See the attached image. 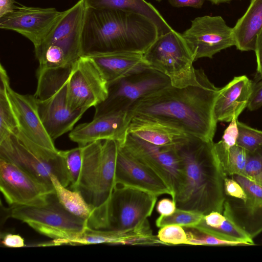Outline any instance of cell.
I'll list each match as a JSON object with an SVG mask.
<instances>
[{"label":"cell","mask_w":262,"mask_h":262,"mask_svg":"<svg viewBox=\"0 0 262 262\" xmlns=\"http://www.w3.org/2000/svg\"><path fill=\"white\" fill-rule=\"evenodd\" d=\"M219 90L204 72L199 85L180 88L170 84L138 101L128 111L132 117L158 120L190 136L213 141L217 124L214 106Z\"/></svg>","instance_id":"6da1fadb"},{"label":"cell","mask_w":262,"mask_h":262,"mask_svg":"<svg viewBox=\"0 0 262 262\" xmlns=\"http://www.w3.org/2000/svg\"><path fill=\"white\" fill-rule=\"evenodd\" d=\"M180 180L173 199L177 208L204 215L223 213L226 177L214 148L213 141L190 137L177 146Z\"/></svg>","instance_id":"7a4b0ae2"},{"label":"cell","mask_w":262,"mask_h":262,"mask_svg":"<svg viewBox=\"0 0 262 262\" xmlns=\"http://www.w3.org/2000/svg\"><path fill=\"white\" fill-rule=\"evenodd\" d=\"M158 36L155 24L140 14L86 7L81 35L82 56L117 52L143 53Z\"/></svg>","instance_id":"3957f363"},{"label":"cell","mask_w":262,"mask_h":262,"mask_svg":"<svg viewBox=\"0 0 262 262\" xmlns=\"http://www.w3.org/2000/svg\"><path fill=\"white\" fill-rule=\"evenodd\" d=\"M119 143L97 141L82 146V160L78 181L72 190L79 192L94 212L90 228L106 230L108 206L116 187L115 172Z\"/></svg>","instance_id":"277c9868"},{"label":"cell","mask_w":262,"mask_h":262,"mask_svg":"<svg viewBox=\"0 0 262 262\" xmlns=\"http://www.w3.org/2000/svg\"><path fill=\"white\" fill-rule=\"evenodd\" d=\"M73 65L57 68H40L34 95L41 121L54 140L72 130L86 111H72L68 104V81Z\"/></svg>","instance_id":"5b68a950"},{"label":"cell","mask_w":262,"mask_h":262,"mask_svg":"<svg viewBox=\"0 0 262 262\" xmlns=\"http://www.w3.org/2000/svg\"><path fill=\"white\" fill-rule=\"evenodd\" d=\"M0 159L18 166L50 187L54 188L52 175L65 187L70 184L62 150H51L33 142L19 128L0 141Z\"/></svg>","instance_id":"8992f818"},{"label":"cell","mask_w":262,"mask_h":262,"mask_svg":"<svg viewBox=\"0 0 262 262\" xmlns=\"http://www.w3.org/2000/svg\"><path fill=\"white\" fill-rule=\"evenodd\" d=\"M85 9L84 0H79L62 11L45 38L34 47L38 68L72 66L82 56L81 35Z\"/></svg>","instance_id":"52a82bcc"},{"label":"cell","mask_w":262,"mask_h":262,"mask_svg":"<svg viewBox=\"0 0 262 262\" xmlns=\"http://www.w3.org/2000/svg\"><path fill=\"white\" fill-rule=\"evenodd\" d=\"M143 56L149 67L168 77L173 86L181 88L201 83L204 71L194 69L191 52L182 34L173 29L158 36Z\"/></svg>","instance_id":"ba28073f"},{"label":"cell","mask_w":262,"mask_h":262,"mask_svg":"<svg viewBox=\"0 0 262 262\" xmlns=\"http://www.w3.org/2000/svg\"><path fill=\"white\" fill-rule=\"evenodd\" d=\"M10 216L53 239L74 238L88 227L85 220L71 214L60 204L55 194L41 206L12 207Z\"/></svg>","instance_id":"9c48e42d"},{"label":"cell","mask_w":262,"mask_h":262,"mask_svg":"<svg viewBox=\"0 0 262 262\" xmlns=\"http://www.w3.org/2000/svg\"><path fill=\"white\" fill-rule=\"evenodd\" d=\"M170 84L168 77L150 68L110 83L107 96L95 107L94 117L128 110L142 98Z\"/></svg>","instance_id":"30bf717a"},{"label":"cell","mask_w":262,"mask_h":262,"mask_svg":"<svg viewBox=\"0 0 262 262\" xmlns=\"http://www.w3.org/2000/svg\"><path fill=\"white\" fill-rule=\"evenodd\" d=\"M108 84L94 61L81 56L73 66L68 81L67 100L72 111L88 110L103 101Z\"/></svg>","instance_id":"8fae6325"},{"label":"cell","mask_w":262,"mask_h":262,"mask_svg":"<svg viewBox=\"0 0 262 262\" xmlns=\"http://www.w3.org/2000/svg\"><path fill=\"white\" fill-rule=\"evenodd\" d=\"M157 197L140 189L116 185L110 201L107 230L130 229L147 220L152 214Z\"/></svg>","instance_id":"7c38bea8"},{"label":"cell","mask_w":262,"mask_h":262,"mask_svg":"<svg viewBox=\"0 0 262 262\" xmlns=\"http://www.w3.org/2000/svg\"><path fill=\"white\" fill-rule=\"evenodd\" d=\"M0 190L6 202L14 206H41L54 188L37 180L18 166L0 159Z\"/></svg>","instance_id":"4fadbf2b"},{"label":"cell","mask_w":262,"mask_h":262,"mask_svg":"<svg viewBox=\"0 0 262 262\" xmlns=\"http://www.w3.org/2000/svg\"><path fill=\"white\" fill-rule=\"evenodd\" d=\"M119 144L164 181L172 192L173 200L180 180V163L177 147L157 146L129 133L124 141Z\"/></svg>","instance_id":"5bb4252c"},{"label":"cell","mask_w":262,"mask_h":262,"mask_svg":"<svg viewBox=\"0 0 262 262\" xmlns=\"http://www.w3.org/2000/svg\"><path fill=\"white\" fill-rule=\"evenodd\" d=\"M182 35L195 61L204 57L212 58L218 52L235 45L232 28L220 16L196 17Z\"/></svg>","instance_id":"9a60e30c"},{"label":"cell","mask_w":262,"mask_h":262,"mask_svg":"<svg viewBox=\"0 0 262 262\" xmlns=\"http://www.w3.org/2000/svg\"><path fill=\"white\" fill-rule=\"evenodd\" d=\"M61 12L55 8L28 7L18 4L12 12L0 18V28L23 35L35 47L45 38Z\"/></svg>","instance_id":"2e32d148"},{"label":"cell","mask_w":262,"mask_h":262,"mask_svg":"<svg viewBox=\"0 0 262 262\" xmlns=\"http://www.w3.org/2000/svg\"><path fill=\"white\" fill-rule=\"evenodd\" d=\"M231 177L241 185L247 196L244 201L226 196L223 213L253 239L262 232V187L241 176Z\"/></svg>","instance_id":"e0dca14e"},{"label":"cell","mask_w":262,"mask_h":262,"mask_svg":"<svg viewBox=\"0 0 262 262\" xmlns=\"http://www.w3.org/2000/svg\"><path fill=\"white\" fill-rule=\"evenodd\" d=\"M132 118L128 110L94 117L91 122L80 124L73 128L69 137L79 146L106 140H113L121 143L128 133Z\"/></svg>","instance_id":"ac0fdd59"},{"label":"cell","mask_w":262,"mask_h":262,"mask_svg":"<svg viewBox=\"0 0 262 262\" xmlns=\"http://www.w3.org/2000/svg\"><path fill=\"white\" fill-rule=\"evenodd\" d=\"M116 185L142 190L158 196L172 192L164 181L152 170L127 152L119 144L116 159Z\"/></svg>","instance_id":"d6986e66"},{"label":"cell","mask_w":262,"mask_h":262,"mask_svg":"<svg viewBox=\"0 0 262 262\" xmlns=\"http://www.w3.org/2000/svg\"><path fill=\"white\" fill-rule=\"evenodd\" d=\"M7 90L19 130L33 142L45 148L57 150L54 140L41 121L34 95L18 93L10 85L7 86Z\"/></svg>","instance_id":"ffe728a7"},{"label":"cell","mask_w":262,"mask_h":262,"mask_svg":"<svg viewBox=\"0 0 262 262\" xmlns=\"http://www.w3.org/2000/svg\"><path fill=\"white\" fill-rule=\"evenodd\" d=\"M253 82L246 75L234 77L221 89L214 106L217 122H230L237 119L247 107L253 91Z\"/></svg>","instance_id":"44dd1931"},{"label":"cell","mask_w":262,"mask_h":262,"mask_svg":"<svg viewBox=\"0 0 262 262\" xmlns=\"http://www.w3.org/2000/svg\"><path fill=\"white\" fill-rule=\"evenodd\" d=\"M128 133L152 144L177 147L191 136L182 130L152 119L133 116Z\"/></svg>","instance_id":"7402d4cb"},{"label":"cell","mask_w":262,"mask_h":262,"mask_svg":"<svg viewBox=\"0 0 262 262\" xmlns=\"http://www.w3.org/2000/svg\"><path fill=\"white\" fill-rule=\"evenodd\" d=\"M88 57L94 61L107 84L149 68L141 53L117 52Z\"/></svg>","instance_id":"603a6c76"},{"label":"cell","mask_w":262,"mask_h":262,"mask_svg":"<svg viewBox=\"0 0 262 262\" xmlns=\"http://www.w3.org/2000/svg\"><path fill=\"white\" fill-rule=\"evenodd\" d=\"M232 29L237 49L254 51L257 36L262 29V0H251L247 11Z\"/></svg>","instance_id":"cb8c5ba5"},{"label":"cell","mask_w":262,"mask_h":262,"mask_svg":"<svg viewBox=\"0 0 262 262\" xmlns=\"http://www.w3.org/2000/svg\"><path fill=\"white\" fill-rule=\"evenodd\" d=\"M86 8L116 9L140 14L156 25L159 36L171 31L168 25L159 11L145 0H84Z\"/></svg>","instance_id":"d4e9b609"},{"label":"cell","mask_w":262,"mask_h":262,"mask_svg":"<svg viewBox=\"0 0 262 262\" xmlns=\"http://www.w3.org/2000/svg\"><path fill=\"white\" fill-rule=\"evenodd\" d=\"M134 236V232L131 229L123 230L94 229L89 227L80 235L70 239H53L44 243V246L70 245H84L96 244L126 245Z\"/></svg>","instance_id":"484cf974"},{"label":"cell","mask_w":262,"mask_h":262,"mask_svg":"<svg viewBox=\"0 0 262 262\" xmlns=\"http://www.w3.org/2000/svg\"><path fill=\"white\" fill-rule=\"evenodd\" d=\"M51 180L60 204L71 214L85 220L90 228L94 212L82 194L77 191L66 188L54 175L51 176Z\"/></svg>","instance_id":"4316f807"},{"label":"cell","mask_w":262,"mask_h":262,"mask_svg":"<svg viewBox=\"0 0 262 262\" xmlns=\"http://www.w3.org/2000/svg\"><path fill=\"white\" fill-rule=\"evenodd\" d=\"M214 148L226 177L238 175L247 178V150L237 144L227 147L220 141L214 143Z\"/></svg>","instance_id":"83f0119b"},{"label":"cell","mask_w":262,"mask_h":262,"mask_svg":"<svg viewBox=\"0 0 262 262\" xmlns=\"http://www.w3.org/2000/svg\"><path fill=\"white\" fill-rule=\"evenodd\" d=\"M0 141L18 128V124L8 97L7 88L10 85L8 76H1Z\"/></svg>","instance_id":"f1b7e54d"},{"label":"cell","mask_w":262,"mask_h":262,"mask_svg":"<svg viewBox=\"0 0 262 262\" xmlns=\"http://www.w3.org/2000/svg\"><path fill=\"white\" fill-rule=\"evenodd\" d=\"M204 215L197 212L177 208L169 215H160L156 221L158 227L177 225L184 228L195 227L203 219Z\"/></svg>","instance_id":"f546056e"},{"label":"cell","mask_w":262,"mask_h":262,"mask_svg":"<svg viewBox=\"0 0 262 262\" xmlns=\"http://www.w3.org/2000/svg\"><path fill=\"white\" fill-rule=\"evenodd\" d=\"M238 136L236 144L248 152H253L262 147V131L237 121Z\"/></svg>","instance_id":"4dcf8cb0"},{"label":"cell","mask_w":262,"mask_h":262,"mask_svg":"<svg viewBox=\"0 0 262 262\" xmlns=\"http://www.w3.org/2000/svg\"><path fill=\"white\" fill-rule=\"evenodd\" d=\"M184 228V227H183ZM188 237L187 245L195 246H247L239 243L223 240L201 231L194 227L184 228Z\"/></svg>","instance_id":"1f68e13d"},{"label":"cell","mask_w":262,"mask_h":262,"mask_svg":"<svg viewBox=\"0 0 262 262\" xmlns=\"http://www.w3.org/2000/svg\"><path fill=\"white\" fill-rule=\"evenodd\" d=\"M72 188L78 179L82 160V146L62 150Z\"/></svg>","instance_id":"d6a6232c"},{"label":"cell","mask_w":262,"mask_h":262,"mask_svg":"<svg viewBox=\"0 0 262 262\" xmlns=\"http://www.w3.org/2000/svg\"><path fill=\"white\" fill-rule=\"evenodd\" d=\"M157 237L165 245H187L188 242L184 228L177 225H168L161 227Z\"/></svg>","instance_id":"836d02e7"},{"label":"cell","mask_w":262,"mask_h":262,"mask_svg":"<svg viewBox=\"0 0 262 262\" xmlns=\"http://www.w3.org/2000/svg\"><path fill=\"white\" fill-rule=\"evenodd\" d=\"M262 170V147L253 152H248L245 166L247 178L252 180Z\"/></svg>","instance_id":"e575fe53"},{"label":"cell","mask_w":262,"mask_h":262,"mask_svg":"<svg viewBox=\"0 0 262 262\" xmlns=\"http://www.w3.org/2000/svg\"><path fill=\"white\" fill-rule=\"evenodd\" d=\"M224 192L226 196L235 199L245 200L247 195L244 189L235 179L227 177L224 182Z\"/></svg>","instance_id":"d590c367"},{"label":"cell","mask_w":262,"mask_h":262,"mask_svg":"<svg viewBox=\"0 0 262 262\" xmlns=\"http://www.w3.org/2000/svg\"><path fill=\"white\" fill-rule=\"evenodd\" d=\"M237 119H234L230 122L229 125L224 132L220 142L226 147H231L236 144L238 136Z\"/></svg>","instance_id":"8d00e7d4"},{"label":"cell","mask_w":262,"mask_h":262,"mask_svg":"<svg viewBox=\"0 0 262 262\" xmlns=\"http://www.w3.org/2000/svg\"><path fill=\"white\" fill-rule=\"evenodd\" d=\"M262 106V79L253 82V91L247 108L253 111Z\"/></svg>","instance_id":"74e56055"},{"label":"cell","mask_w":262,"mask_h":262,"mask_svg":"<svg viewBox=\"0 0 262 262\" xmlns=\"http://www.w3.org/2000/svg\"><path fill=\"white\" fill-rule=\"evenodd\" d=\"M254 51L256 59L255 81H257L262 79V29L257 36Z\"/></svg>","instance_id":"f35d334b"},{"label":"cell","mask_w":262,"mask_h":262,"mask_svg":"<svg viewBox=\"0 0 262 262\" xmlns=\"http://www.w3.org/2000/svg\"><path fill=\"white\" fill-rule=\"evenodd\" d=\"M177 209L174 201L165 198L161 200L157 205V211L160 215H169L172 214Z\"/></svg>","instance_id":"ab89813d"},{"label":"cell","mask_w":262,"mask_h":262,"mask_svg":"<svg viewBox=\"0 0 262 262\" xmlns=\"http://www.w3.org/2000/svg\"><path fill=\"white\" fill-rule=\"evenodd\" d=\"M2 243L6 247L20 248L25 246L24 238L18 234H6L2 237Z\"/></svg>","instance_id":"60d3db41"},{"label":"cell","mask_w":262,"mask_h":262,"mask_svg":"<svg viewBox=\"0 0 262 262\" xmlns=\"http://www.w3.org/2000/svg\"><path fill=\"white\" fill-rule=\"evenodd\" d=\"M205 0H168L170 4L174 7H190L201 8Z\"/></svg>","instance_id":"b9f144b4"},{"label":"cell","mask_w":262,"mask_h":262,"mask_svg":"<svg viewBox=\"0 0 262 262\" xmlns=\"http://www.w3.org/2000/svg\"><path fill=\"white\" fill-rule=\"evenodd\" d=\"M14 0H0V18L12 12L16 7Z\"/></svg>","instance_id":"7bdbcfd3"},{"label":"cell","mask_w":262,"mask_h":262,"mask_svg":"<svg viewBox=\"0 0 262 262\" xmlns=\"http://www.w3.org/2000/svg\"><path fill=\"white\" fill-rule=\"evenodd\" d=\"M253 182L262 187V170L252 180Z\"/></svg>","instance_id":"ee69618b"},{"label":"cell","mask_w":262,"mask_h":262,"mask_svg":"<svg viewBox=\"0 0 262 262\" xmlns=\"http://www.w3.org/2000/svg\"><path fill=\"white\" fill-rule=\"evenodd\" d=\"M213 4L218 5L221 3H228L233 0H208Z\"/></svg>","instance_id":"f6af8a7d"},{"label":"cell","mask_w":262,"mask_h":262,"mask_svg":"<svg viewBox=\"0 0 262 262\" xmlns=\"http://www.w3.org/2000/svg\"><path fill=\"white\" fill-rule=\"evenodd\" d=\"M156 1H161V0H156Z\"/></svg>","instance_id":"bcb514c9"}]
</instances>
